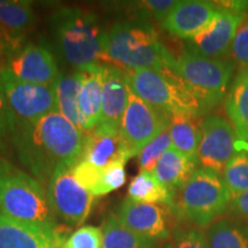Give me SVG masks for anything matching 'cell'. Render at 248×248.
Returning <instances> with one entry per match:
<instances>
[{
	"instance_id": "6da1fadb",
	"label": "cell",
	"mask_w": 248,
	"mask_h": 248,
	"mask_svg": "<svg viewBox=\"0 0 248 248\" xmlns=\"http://www.w3.org/2000/svg\"><path fill=\"white\" fill-rule=\"evenodd\" d=\"M11 142L24 168L48 184L59 166L73 168L80 160L85 132L53 110L31 122L15 121Z\"/></svg>"
},
{
	"instance_id": "7a4b0ae2",
	"label": "cell",
	"mask_w": 248,
	"mask_h": 248,
	"mask_svg": "<svg viewBox=\"0 0 248 248\" xmlns=\"http://www.w3.org/2000/svg\"><path fill=\"white\" fill-rule=\"evenodd\" d=\"M175 60L144 18L115 23L105 35L104 61L122 70H171Z\"/></svg>"
},
{
	"instance_id": "3957f363",
	"label": "cell",
	"mask_w": 248,
	"mask_h": 248,
	"mask_svg": "<svg viewBox=\"0 0 248 248\" xmlns=\"http://www.w3.org/2000/svg\"><path fill=\"white\" fill-rule=\"evenodd\" d=\"M59 54L83 71L104 61L105 35L97 15L79 7H61L49 20Z\"/></svg>"
},
{
	"instance_id": "277c9868",
	"label": "cell",
	"mask_w": 248,
	"mask_h": 248,
	"mask_svg": "<svg viewBox=\"0 0 248 248\" xmlns=\"http://www.w3.org/2000/svg\"><path fill=\"white\" fill-rule=\"evenodd\" d=\"M0 214L14 221L53 231L57 216L42 183L0 157Z\"/></svg>"
},
{
	"instance_id": "5b68a950",
	"label": "cell",
	"mask_w": 248,
	"mask_h": 248,
	"mask_svg": "<svg viewBox=\"0 0 248 248\" xmlns=\"http://www.w3.org/2000/svg\"><path fill=\"white\" fill-rule=\"evenodd\" d=\"M130 90L147 104L169 115L199 117L207 113L191 90L171 70H124Z\"/></svg>"
},
{
	"instance_id": "8992f818",
	"label": "cell",
	"mask_w": 248,
	"mask_h": 248,
	"mask_svg": "<svg viewBox=\"0 0 248 248\" xmlns=\"http://www.w3.org/2000/svg\"><path fill=\"white\" fill-rule=\"evenodd\" d=\"M233 63L186 51L176 58L171 71L187 85L208 111L228 94Z\"/></svg>"
},
{
	"instance_id": "52a82bcc",
	"label": "cell",
	"mask_w": 248,
	"mask_h": 248,
	"mask_svg": "<svg viewBox=\"0 0 248 248\" xmlns=\"http://www.w3.org/2000/svg\"><path fill=\"white\" fill-rule=\"evenodd\" d=\"M231 198L221 173L199 168L181 188L179 212L194 224L206 226L226 212Z\"/></svg>"
},
{
	"instance_id": "ba28073f",
	"label": "cell",
	"mask_w": 248,
	"mask_h": 248,
	"mask_svg": "<svg viewBox=\"0 0 248 248\" xmlns=\"http://www.w3.org/2000/svg\"><path fill=\"white\" fill-rule=\"evenodd\" d=\"M47 197L54 215L71 228L88 219L94 203V197L76 181L71 168L64 166H59L49 179Z\"/></svg>"
},
{
	"instance_id": "9c48e42d",
	"label": "cell",
	"mask_w": 248,
	"mask_h": 248,
	"mask_svg": "<svg viewBox=\"0 0 248 248\" xmlns=\"http://www.w3.org/2000/svg\"><path fill=\"white\" fill-rule=\"evenodd\" d=\"M2 69L15 78L40 85H54L60 75L57 59L47 45L24 40L9 48Z\"/></svg>"
},
{
	"instance_id": "30bf717a",
	"label": "cell",
	"mask_w": 248,
	"mask_h": 248,
	"mask_svg": "<svg viewBox=\"0 0 248 248\" xmlns=\"http://www.w3.org/2000/svg\"><path fill=\"white\" fill-rule=\"evenodd\" d=\"M0 84L17 122H31L57 110L54 85L23 82L4 69L0 70Z\"/></svg>"
},
{
	"instance_id": "8fae6325",
	"label": "cell",
	"mask_w": 248,
	"mask_h": 248,
	"mask_svg": "<svg viewBox=\"0 0 248 248\" xmlns=\"http://www.w3.org/2000/svg\"><path fill=\"white\" fill-rule=\"evenodd\" d=\"M170 115L130 92L128 106L121 121V133L133 155L169 129Z\"/></svg>"
},
{
	"instance_id": "7c38bea8",
	"label": "cell",
	"mask_w": 248,
	"mask_h": 248,
	"mask_svg": "<svg viewBox=\"0 0 248 248\" xmlns=\"http://www.w3.org/2000/svg\"><path fill=\"white\" fill-rule=\"evenodd\" d=\"M201 139L198 161L202 168L222 173L225 166L239 152L233 126L221 116H207L200 124Z\"/></svg>"
},
{
	"instance_id": "4fadbf2b",
	"label": "cell",
	"mask_w": 248,
	"mask_h": 248,
	"mask_svg": "<svg viewBox=\"0 0 248 248\" xmlns=\"http://www.w3.org/2000/svg\"><path fill=\"white\" fill-rule=\"evenodd\" d=\"M244 21V13L219 7L212 22L199 35L188 40L187 51L210 59L223 57L230 51Z\"/></svg>"
},
{
	"instance_id": "5bb4252c",
	"label": "cell",
	"mask_w": 248,
	"mask_h": 248,
	"mask_svg": "<svg viewBox=\"0 0 248 248\" xmlns=\"http://www.w3.org/2000/svg\"><path fill=\"white\" fill-rule=\"evenodd\" d=\"M170 206L139 203L125 199L121 204L119 218L130 230L148 240H162L170 235Z\"/></svg>"
},
{
	"instance_id": "9a60e30c",
	"label": "cell",
	"mask_w": 248,
	"mask_h": 248,
	"mask_svg": "<svg viewBox=\"0 0 248 248\" xmlns=\"http://www.w3.org/2000/svg\"><path fill=\"white\" fill-rule=\"evenodd\" d=\"M133 156L121 133V128L99 123L91 131L85 132L80 160L88 161L98 168H105L116 161L128 162Z\"/></svg>"
},
{
	"instance_id": "2e32d148",
	"label": "cell",
	"mask_w": 248,
	"mask_h": 248,
	"mask_svg": "<svg viewBox=\"0 0 248 248\" xmlns=\"http://www.w3.org/2000/svg\"><path fill=\"white\" fill-rule=\"evenodd\" d=\"M218 11L219 6L216 2L183 0L177 1L161 24L170 35L190 40L212 22Z\"/></svg>"
},
{
	"instance_id": "e0dca14e",
	"label": "cell",
	"mask_w": 248,
	"mask_h": 248,
	"mask_svg": "<svg viewBox=\"0 0 248 248\" xmlns=\"http://www.w3.org/2000/svg\"><path fill=\"white\" fill-rule=\"evenodd\" d=\"M130 92L131 90L126 82L124 70L113 64H105L99 123L121 128V121L128 106Z\"/></svg>"
},
{
	"instance_id": "ac0fdd59",
	"label": "cell",
	"mask_w": 248,
	"mask_h": 248,
	"mask_svg": "<svg viewBox=\"0 0 248 248\" xmlns=\"http://www.w3.org/2000/svg\"><path fill=\"white\" fill-rule=\"evenodd\" d=\"M105 64L97 63L83 70L82 85L77 98V106L80 116V129L91 131L100 122L102 78Z\"/></svg>"
},
{
	"instance_id": "d6986e66",
	"label": "cell",
	"mask_w": 248,
	"mask_h": 248,
	"mask_svg": "<svg viewBox=\"0 0 248 248\" xmlns=\"http://www.w3.org/2000/svg\"><path fill=\"white\" fill-rule=\"evenodd\" d=\"M0 248H57L53 231L21 223L0 214Z\"/></svg>"
},
{
	"instance_id": "ffe728a7",
	"label": "cell",
	"mask_w": 248,
	"mask_h": 248,
	"mask_svg": "<svg viewBox=\"0 0 248 248\" xmlns=\"http://www.w3.org/2000/svg\"><path fill=\"white\" fill-rule=\"evenodd\" d=\"M225 110L238 138V148L248 150V71L234 77L225 98Z\"/></svg>"
},
{
	"instance_id": "44dd1931",
	"label": "cell",
	"mask_w": 248,
	"mask_h": 248,
	"mask_svg": "<svg viewBox=\"0 0 248 248\" xmlns=\"http://www.w3.org/2000/svg\"><path fill=\"white\" fill-rule=\"evenodd\" d=\"M198 163L197 160L181 153L171 145L161 156L153 173L163 185L173 192L177 188L181 190L190 181L197 170Z\"/></svg>"
},
{
	"instance_id": "7402d4cb",
	"label": "cell",
	"mask_w": 248,
	"mask_h": 248,
	"mask_svg": "<svg viewBox=\"0 0 248 248\" xmlns=\"http://www.w3.org/2000/svg\"><path fill=\"white\" fill-rule=\"evenodd\" d=\"M36 15L30 1L0 0V29L12 39H22L33 27Z\"/></svg>"
},
{
	"instance_id": "603a6c76",
	"label": "cell",
	"mask_w": 248,
	"mask_h": 248,
	"mask_svg": "<svg viewBox=\"0 0 248 248\" xmlns=\"http://www.w3.org/2000/svg\"><path fill=\"white\" fill-rule=\"evenodd\" d=\"M83 76L84 73L79 70L71 74H60L54 83L57 110L79 129L80 116L77 106V98L82 85Z\"/></svg>"
},
{
	"instance_id": "cb8c5ba5",
	"label": "cell",
	"mask_w": 248,
	"mask_h": 248,
	"mask_svg": "<svg viewBox=\"0 0 248 248\" xmlns=\"http://www.w3.org/2000/svg\"><path fill=\"white\" fill-rule=\"evenodd\" d=\"M169 133L176 150L198 161L201 131L197 117L183 114L170 115Z\"/></svg>"
},
{
	"instance_id": "d4e9b609",
	"label": "cell",
	"mask_w": 248,
	"mask_h": 248,
	"mask_svg": "<svg viewBox=\"0 0 248 248\" xmlns=\"http://www.w3.org/2000/svg\"><path fill=\"white\" fill-rule=\"evenodd\" d=\"M128 199L139 203H157L172 207L173 192L155 177L153 172H139L130 183Z\"/></svg>"
},
{
	"instance_id": "484cf974",
	"label": "cell",
	"mask_w": 248,
	"mask_h": 248,
	"mask_svg": "<svg viewBox=\"0 0 248 248\" xmlns=\"http://www.w3.org/2000/svg\"><path fill=\"white\" fill-rule=\"evenodd\" d=\"M101 230V248H153L154 241L130 230L114 214H109L105 219Z\"/></svg>"
},
{
	"instance_id": "4316f807",
	"label": "cell",
	"mask_w": 248,
	"mask_h": 248,
	"mask_svg": "<svg viewBox=\"0 0 248 248\" xmlns=\"http://www.w3.org/2000/svg\"><path fill=\"white\" fill-rule=\"evenodd\" d=\"M209 248H248V237L240 226L230 221H218L207 232Z\"/></svg>"
},
{
	"instance_id": "83f0119b",
	"label": "cell",
	"mask_w": 248,
	"mask_h": 248,
	"mask_svg": "<svg viewBox=\"0 0 248 248\" xmlns=\"http://www.w3.org/2000/svg\"><path fill=\"white\" fill-rule=\"evenodd\" d=\"M222 173L231 195L248 192V152H238Z\"/></svg>"
},
{
	"instance_id": "f1b7e54d",
	"label": "cell",
	"mask_w": 248,
	"mask_h": 248,
	"mask_svg": "<svg viewBox=\"0 0 248 248\" xmlns=\"http://www.w3.org/2000/svg\"><path fill=\"white\" fill-rule=\"evenodd\" d=\"M169 129L161 132L157 137L148 142L138 154V164L140 172H153L161 156L171 146Z\"/></svg>"
},
{
	"instance_id": "f546056e",
	"label": "cell",
	"mask_w": 248,
	"mask_h": 248,
	"mask_svg": "<svg viewBox=\"0 0 248 248\" xmlns=\"http://www.w3.org/2000/svg\"><path fill=\"white\" fill-rule=\"evenodd\" d=\"M102 169L93 166L88 161L80 160L71 168V172L77 182L93 197H100Z\"/></svg>"
},
{
	"instance_id": "4dcf8cb0",
	"label": "cell",
	"mask_w": 248,
	"mask_h": 248,
	"mask_svg": "<svg viewBox=\"0 0 248 248\" xmlns=\"http://www.w3.org/2000/svg\"><path fill=\"white\" fill-rule=\"evenodd\" d=\"M102 230L92 225L80 226L74 231L61 248H101Z\"/></svg>"
},
{
	"instance_id": "1f68e13d",
	"label": "cell",
	"mask_w": 248,
	"mask_h": 248,
	"mask_svg": "<svg viewBox=\"0 0 248 248\" xmlns=\"http://www.w3.org/2000/svg\"><path fill=\"white\" fill-rule=\"evenodd\" d=\"M125 161H116L102 169L100 197L122 187L126 182Z\"/></svg>"
},
{
	"instance_id": "d6a6232c",
	"label": "cell",
	"mask_w": 248,
	"mask_h": 248,
	"mask_svg": "<svg viewBox=\"0 0 248 248\" xmlns=\"http://www.w3.org/2000/svg\"><path fill=\"white\" fill-rule=\"evenodd\" d=\"M14 124L13 111L9 107L4 89L0 84V150H5L8 142H11Z\"/></svg>"
},
{
	"instance_id": "836d02e7",
	"label": "cell",
	"mask_w": 248,
	"mask_h": 248,
	"mask_svg": "<svg viewBox=\"0 0 248 248\" xmlns=\"http://www.w3.org/2000/svg\"><path fill=\"white\" fill-rule=\"evenodd\" d=\"M176 4L177 1L173 0H145L137 2L136 7L140 11V18L146 20L147 17H153L154 20L162 22Z\"/></svg>"
},
{
	"instance_id": "e575fe53",
	"label": "cell",
	"mask_w": 248,
	"mask_h": 248,
	"mask_svg": "<svg viewBox=\"0 0 248 248\" xmlns=\"http://www.w3.org/2000/svg\"><path fill=\"white\" fill-rule=\"evenodd\" d=\"M231 54L234 61L246 70L248 67V20L244 21L231 46Z\"/></svg>"
},
{
	"instance_id": "d590c367",
	"label": "cell",
	"mask_w": 248,
	"mask_h": 248,
	"mask_svg": "<svg viewBox=\"0 0 248 248\" xmlns=\"http://www.w3.org/2000/svg\"><path fill=\"white\" fill-rule=\"evenodd\" d=\"M167 248H209V246L202 232L191 229L178 232Z\"/></svg>"
},
{
	"instance_id": "8d00e7d4",
	"label": "cell",
	"mask_w": 248,
	"mask_h": 248,
	"mask_svg": "<svg viewBox=\"0 0 248 248\" xmlns=\"http://www.w3.org/2000/svg\"><path fill=\"white\" fill-rule=\"evenodd\" d=\"M230 208L238 215L248 217V192L232 195Z\"/></svg>"
},
{
	"instance_id": "74e56055",
	"label": "cell",
	"mask_w": 248,
	"mask_h": 248,
	"mask_svg": "<svg viewBox=\"0 0 248 248\" xmlns=\"http://www.w3.org/2000/svg\"><path fill=\"white\" fill-rule=\"evenodd\" d=\"M9 46H11V38L6 35V33L0 29V70L5 66L6 58L9 51Z\"/></svg>"
}]
</instances>
